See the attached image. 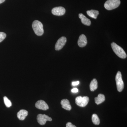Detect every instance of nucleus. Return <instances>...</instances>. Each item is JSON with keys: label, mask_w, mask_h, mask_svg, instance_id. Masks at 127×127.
I'll return each instance as SVG.
<instances>
[{"label": "nucleus", "mask_w": 127, "mask_h": 127, "mask_svg": "<svg viewBox=\"0 0 127 127\" xmlns=\"http://www.w3.org/2000/svg\"><path fill=\"white\" fill-rule=\"evenodd\" d=\"M111 45L114 52L118 56L122 59H125L127 57V54L121 47L114 42L111 43Z\"/></svg>", "instance_id": "f257e3e1"}, {"label": "nucleus", "mask_w": 127, "mask_h": 127, "mask_svg": "<svg viewBox=\"0 0 127 127\" xmlns=\"http://www.w3.org/2000/svg\"><path fill=\"white\" fill-rule=\"evenodd\" d=\"M32 29L35 34L39 36H41L44 33L43 25L38 20H35L32 24Z\"/></svg>", "instance_id": "f03ea898"}, {"label": "nucleus", "mask_w": 127, "mask_h": 127, "mask_svg": "<svg viewBox=\"0 0 127 127\" xmlns=\"http://www.w3.org/2000/svg\"><path fill=\"white\" fill-rule=\"evenodd\" d=\"M120 0H108L104 4L105 9L108 10H113L119 6Z\"/></svg>", "instance_id": "7ed1b4c3"}, {"label": "nucleus", "mask_w": 127, "mask_h": 127, "mask_svg": "<svg viewBox=\"0 0 127 127\" xmlns=\"http://www.w3.org/2000/svg\"><path fill=\"white\" fill-rule=\"evenodd\" d=\"M116 81L118 91L119 92H122L124 88V83L123 81L122 73L120 71H118L117 73Z\"/></svg>", "instance_id": "20e7f679"}, {"label": "nucleus", "mask_w": 127, "mask_h": 127, "mask_svg": "<svg viewBox=\"0 0 127 127\" xmlns=\"http://www.w3.org/2000/svg\"><path fill=\"white\" fill-rule=\"evenodd\" d=\"M89 101V98L88 96L82 97L81 96H79L76 98L75 99L76 104L78 106L81 107L86 106L88 104Z\"/></svg>", "instance_id": "39448f33"}, {"label": "nucleus", "mask_w": 127, "mask_h": 127, "mask_svg": "<svg viewBox=\"0 0 127 127\" xmlns=\"http://www.w3.org/2000/svg\"><path fill=\"white\" fill-rule=\"evenodd\" d=\"M37 120L40 125H43L45 124L47 121H52V119L45 114H38L37 117Z\"/></svg>", "instance_id": "423d86ee"}, {"label": "nucleus", "mask_w": 127, "mask_h": 127, "mask_svg": "<svg viewBox=\"0 0 127 127\" xmlns=\"http://www.w3.org/2000/svg\"><path fill=\"white\" fill-rule=\"evenodd\" d=\"M67 41V39L66 37L64 36L58 39L55 45V50L56 51H59L61 50L62 48L66 44Z\"/></svg>", "instance_id": "0eeeda50"}, {"label": "nucleus", "mask_w": 127, "mask_h": 127, "mask_svg": "<svg viewBox=\"0 0 127 127\" xmlns=\"http://www.w3.org/2000/svg\"><path fill=\"white\" fill-rule=\"evenodd\" d=\"M65 8L62 6L54 7L52 10L53 15L58 16L63 15L65 13Z\"/></svg>", "instance_id": "6e6552de"}, {"label": "nucleus", "mask_w": 127, "mask_h": 127, "mask_svg": "<svg viewBox=\"0 0 127 127\" xmlns=\"http://www.w3.org/2000/svg\"><path fill=\"white\" fill-rule=\"evenodd\" d=\"M35 107L37 109L46 111L49 108L48 105L46 103L42 100L37 101L35 103Z\"/></svg>", "instance_id": "1a4fd4ad"}, {"label": "nucleus", "mask_w": 127, "mask_h": 127, "mask_svg": "<svg viewBox=\"0 0 127 127\" xmlns=\"http://www.w3.org/2000/svg\"><path fill=\"white\" fill-rule=\"evenodd\" d=\"M87 43V40L86 37L84 34H82L79 37L78 41V44L79 47H83L86 45Z\"/></svg>", "instance_id": "9d476101"}, {"label": "nucleus", "mask_w": 127, "mask_h": 127, "mask_svg": "<svg viewBox=\"0 0 127 127\" xmlns=\"http://www.w3.org/2000/svg\"><path fill=\"white\" fill-rule=\"evenodd\" d=\"M62 107L64 109L68 111H70L71 109V106L70 104L69 100L67 99H63L61 101Z\"/></svg>", "instance_id": "9b49d317"}, {"label": "nucleus", "mask_w": 127, "mask_h": 127, "mask_svg": "<svg viewBox=\"0 0 127 127\" xmlns=\"http://www.w3.org/2000/svg\"><path fill=\"white\" fill-rule=\"evenodd\" d=\"M28 115V112L25 109H22L17 113V117L19 120H25Z\"/></svg>", "instance_id": "f8f14e48"}, {"label": "nucleus", "mask_w": 127, "mask_h": 127, "mask_svg": "<svg viewBox=\"0 0 127 127\" xmlns=\"http://www.w3.org/2000/svg\"><path fill=\"white\" fill-rule=\"evenodd\" d=\"M79 17L81 19V22L83 24L86 26H89L91 25V21L89 19L85 16L82 14H79Z\"/></svg>", "instance_id": "ddd939ff"}, {"label": "nucleus", "mask_w": 127, "mask_h": 127, "mask_svg": "<svg viewBox=\"0 0 127 127\" xmlns=\"http://www.w3.org/2000/svg\"><path fill=\"white\" fill-rule=\"evenodd\" d=\"M87 13L89 16L95 19H96L98 15H99V14L98 11L94 10L87 11Z\"/></svg>", "instance_id": "4468645a"}, {"label": "nucleus", "mask_w": 127, "mask_h": 127, "mask_svg": "<svg viewBox=\"0 0 127 127\" xmlns=\"http://www.w3.org/2000/svg\"><path fill=\"white\" fill-rule=\"evenodd\" d=\"M105 100V96L103 94H98L97 97H95V103L97 105L103 102Z\"/></svg>", "instance_id": "2eb2a0df"}, {"label": "nucleus", "mask_w": 127, "mask_h": 127, "mask_svg": "<svg viewBox=\"0 0 127 127\" xmlns=\"http://www.w3.org/2000/svg\"><path fill=\"white\" fill-rule=\"evenodd\" d=\"M98 87V83L96 79H94L91 82L90 84V90L92 92H94L96 90Z\"/></svg>", "instance_id": "dca6fc26"}, {"label": "nucleus", "mask_w": 127, "mask_h": 127, "mask_svg": "<svg viewBox=\"0 0 127 127\" xmlns=\"http://www.w3.org/2000/svg\"><path fill=\"white\" fill-rule=\"evenodd\" d=\"M92 120L95 125H98L100 123V120L97 114H94L92 116Z\"/></svg>", "instance_id": "f3484780"}, {"label": "nucleus", "mask_w": 127, "mask_h": 127, "mask_svg": "<svg viewBox=\"0 0 127 127\" xmlns=\"http://www.w3.org/2000/svg\"><path fill=\"white\" fill-rule=\"evenodd\" d=\"M4 102L5 106L7 107H10L12 106V103L10 100H9L6 96L4 97Z\"/></svg>", "instance_id": "a211bd4d"}, {"label": "nucleus", "mask_w": 127, "mask_h": 127, "mask_svg": "<svg viewBox=\"0 0 127 127\" xmlns=\"http://www.w3.org/2000/svg\"><path fill=\"white\" fill-rule=\"evenodd\" d=\"M6 35L4 32H0V42H1L6 37Z\"/></svg>", "instance_id": "6ab92c4d"}, {"label": "nucleus", "mask_w": 127, "mask_h": 127, "mask_svg": "<svg viewBox=\"0 0 127 127\" xmlns=\"http://www.w3.org/2000/svg\"><path fill=\"white\" fill-rule=\"evenodd\" d=\"M66 127H76L75 125H73L70 122H68L66 124Z\"/></svg>", "instance_id": "aec40b11"}, {"label": "nucleus", "mask_w": 127, "mask_h": 127, "mask_svg": "<svg viewBox=\"0 0 127 127\" xmlns=\"http://www.w3.org/2000/svg\"><path fill=\"white\" fill-rule=\"evenodd\" d=\"M71 92H72L73 93H76L78 92V90L77 88H74L72 89Z\"/></svg>", "instance_id": "412c9836"}, {"label": "nucleus", "mask_w": 127, "mask_h": 127, "mask_svg": "<svg viewBox=\"0 0 127 127\" xmlns=\"http://www.w3.org/2000/svg\"><path fill=\"white\" fill-rule=\"evenodd\" d=\"M79 81L73 82L72 83V85L73 86H77L79 84Z\"/></svg>", "instance_id": "4be33fe9"}, {"label": "nucleus", "mask_w": 127, "mask_h": 127, "mask_svg": "<svg viewBox=\"0 0 127 127\" xmlns=\"http://www.w3.org/2000/svg\"><path fill=\"white\" fill-rule=\"evenodd\" d=\"M5 0H0V4L2 3V2H4Z\"/></svg>", "instance_id": "5701e85b"}]
</instances>
